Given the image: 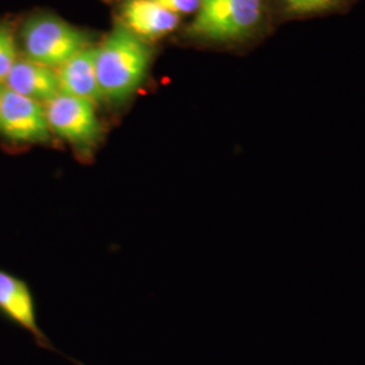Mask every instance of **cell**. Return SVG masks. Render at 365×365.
Here are the masks:
<instances>
[{
	"mask_svg": "<svg viewBox=\"0 0 365 365\" xmlns=\"http://www.w3.org/2000/svg\"><path fill=\"white\" fill-rule=\"evenodd\" d=\"M152 53L144 41L125 27L113 30L96 48V69L102 99L120 102L144 83Z\"/></svg>",
	"mask_w": 365,
	"mask_h": 365,
	"instance_id": "1",
	"label": "cell"
},
{
	"mask_svg": "<svg viewBox=\"0 0 365 365\" xmlns=\"http://www.w3.org/2000/svg\"><path fill=\"white\" fill-rule=\"evenodd\" d=\"M21 41L26 58L56 71L88 46L83 31L49 15L27 19L21 31Z\"/></svg>",
	"mask_w": 365,
	"mask_h": 365,
	"instance_id": "2",
	"label": "cell"
},
{
	"mask_svg": "<svg viewBox=\"0 0 365 365\" xmlns=\"http://www.w3.org/2000/svg\"><path fill=\"white\" fill-rule=\"evenodd\" d=\"M262 0H200L188 34L211 41L247 36L260 22Z\"/></svg>",
	"mask_w": 365,
	"mask_h": 365,
	"instance_id": "3",
	"label": "cell"
},
{
	"mask_svg": "<svg viewBox=\"0 0 365 365\" xmlns=\"http://www.w3.org/2000/svg\"><path fill=\"white\" fill-rule=\"evenodd\" d=\"M43 107L49 129L66 143L88 148L98 140L101 125L95 103L60 92Z\"/></svg>",
	"mask_w": 365,
	"mask_h": 365,
	"instance_id": "4",
	"label": "cell"
},
{
	"mask_svg": "<svg viewBox=\"0 0 365 365\" xmlns=\"http://www.w3.org/2000/svg\"><path fill=\"white\" fill-rule=\"evenodd\" d=\"M51 133L42 103L4 90L0 99L1 137L18 144H37L45 143Z\"/></svg>",
	"mask_w": 365,
	"mask_h": 365,
	"instance_id": "5",
	"label": "cell"
},
{
	"mask_svg": "<svg viewBox=\"0 0 365 365\" xmlns=\"http://www.w3.org/2000/svg\"><path fill=\"white\" fill-rule=\"evenodd\" d=\"M7 90L26 96L38 103H48L60 93V83L57 71L49 66H41L26 57L18 58L4 80Z\"/></svg>",
	"mask_w": 365,
	"mask_h": 365,
	"instance_id": "6",
	"label": "cell"
},
{
	"mask_svg": "<svg viewBox=\"0 0 365 365\" xmlns=\"http://www.w3.org/2000/svg\"><path fill=\"white\" fill-rule=\"evenodd\" d=\"M60 92L96 103L102 99L96 69V48L87 46L57 69Z\"/></svg>",
	"mask_w": 365,
	"mask_h": 365,
	"instance_id": "7",
	"label": "cell"
},
{
	"mask_svg": "<svg viewBox=\"0 0 365 365\" xmlns=\"http://www.w3.org/2000/svg\"><path fill=\"white\" fill-rule=\"evenodd\" d=\"M125 29L143 39L161 38L173 31L179 16L155 0H128L122 9Z\"/></svg>",
	"mask_w": 365,
	"mask_h": 365,
	"instance_id": "8",
	"label": "cell"
},
{
	"mask_svg": "<svg viewBox=\"0 0 365 365\" xmlns=\"http://www.w3.org/2000/svg\"><path fill=\"white\" fill-rule=\"evenodd\" d=\"M0 310L30 331L39 344L49 345L37 324L34 300L26 283L4 271H0Z\"/></svg>",
	"mask_w": 365,
	"mask_h": 365,
	"instance_id": "9",
	"label": "cell"
},
{
	"mask_svg": "<svg viewBox=\"0 0 365 365\" xmlns=\"http://www.w3.org/2000/svg\"><path fill=\"white\" fill-rule=\"evenodd\" d=\"M18 58V46L13 29L6 24H0V83L4 84V80Z\"/></svg>",
	"mask_w": 365,
	"mask_h": 365,
	"instance_id": "10",
	"label": "cell"
},
{
	"mask_svg": "<svg viewBox=\"0 0 365 365\" xmlns=\"http://www.w3.org/2000/svg\"><path fill=\"white\" fill-rule=\"evenodd\" d=\"M288 10L294 13L306 14L322 11L336 4L337 0H283Z\"/></svg>",
	"mask_w": 365,
	"mask_h": 365,
	"instance_id": "11",
	"label": "cell"
},
{
	"mask_svg": "<svg viewBox=\"0 0 365 365\" xmlns=\"http://www.w3.org/2000/svg\"><path fill=\"white\" fill-rule=\"evenodd\" d=\"M155 1L178 16L196 13L200 3V0H155Z\"/></svg>",
	"mask_w": 365,
	"mask_h": 365,
	"instance_id": "12",
	"label": "cell"
},
{
	"mask_svg": "<svg viewBox=\"0 0 365 365\" xmlns=\"http://www.w3.org/2000/svg\"><path fill=\"white\" fill-rule=\"evenodd\" d=\"M6 90V86L3 84V83H0V99H1V96H3V92Z\"/></svg>",
	"mask_w": 365,
	"mask_h": 365,
	"instance_id": "13",
	"label": "cell"
}]
</instances>
